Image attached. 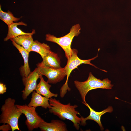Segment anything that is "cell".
Listing matches in <instances>:
<instances>
[{
    "label": "cell",
    "instance_id": "44dd1931",
    "mask_svg": "<svg viewBox=\"0 0 131 131\" xmlns=\"http://www.w3.org/2000/svg\"><path fill=\"white\" fill-rule=\"evenodd\" d=\"M128 103L131 104V103Z\"/></svg>",
    "mask_w": 131,
    "mask_h": 131
},
{
    "label": "cell",
    "instance_id": "2e32d148",
    "mask_svg": "<svg viewBox=\"0 0 131 131\" xmlns=\"http://www.w3.org/2000/svg\"><path fill=\"white\" fill-rule=\"evenodd\" d=\"M32 35H23L11 39L18 44L22 46L29 53L34 41Z\"/></svg>",
    "mask_w": 131,
    "mask_h": 131
},
{
    "label": "cell",
    "instance_id": "8992f818",
    "mask_svg": "<svg viewBox=\"0 0 131 131\" xmlns=\"http://www.w3.org/2000/svg\"><path fill=\"white\" fill-rule=\"evenodd\" d=\"M22 114L26 116L25 124L29 131H32L39 128L40 123L44 120L39 116L36 111V108L26 105H16Z\"/></svg>",
    "mask_w": 131,
    "mask_h": 131
},
{
    "label": "cell",
    "instance_id": "ffe728a7",
    "mask_svg": "<svg viewBox=\"0 0 131 131\" xmlns=\"http://www.w3.org/2000/svg\"><path fill=\"white\" fill-rule=\"evenodd\" d=\"M7 89L6 85L3 83H0V94H3L6 92Z\"/></svg>",
    "mask_w": 131,
    "mask_h": 131
},
{
    "label": "cell",
    "instance_id": "4fadbf2b",
    "mask_svg": "<svg viewBox=\"0 0 131 131\" xmlns=\"http://www.w3.org/2000/svg\"><path fill=\"white\" fill-rule=\"evenodd\" d=\"M13 45L15 47L21 54L24 60V64L20 69V74L22 77V80L27 78L31 73L28 63L29 53L22 46L18 44L12 40L10 39Z\"/></svg>",
    "mask_w": 131,
    "mask_h": 131
},
{
    "label": "cell",
    "instance_id": "9a60e30c",
    "mask_svg": "<svg viewBox=\"0 0 131 131\" xmlns=\"http://www.w3.org/2000/svg\"><path fill=\"white\" fill-rule=\"evenodd\" d=\"M40 78V81L39 84L37 85L35 90L36 92L44 96L49 98L53 97H56L58 94L52 93L50 90L51 85L49 84L47 81L44 80L42 75H41Z\"/></svg>",
    "mask_w": 131,
    "mask_h": 131
},
{
    "label": "cell",
    "instance_id": "3957f363",
    "mask_svg": "<svg viewBox=\"0 0 131 131\" xmlns=\"http://www.w3.org/2000/svg\"><path fill=\"white\" fill-rule=\"evenodd\" d=\"M111 81L107 78L103 80L97 79L90 72L86 80L83 82L75 80L74 84L80 95L82 102L86 103L85 98L88 92L98 88L111 89L113 85L111 84Z\"/></svg>",
    "mask_w": 131,
    "mask_h": 131
},
{
    "label": "cell",
    "instance_id": "ba28073f",
    "mask_svg": "<svg viewBox=\"0 0 131 131\" xmlns=\"http://www.w3.org/2000/svg\"><path fill=\"white\" fill-rule=\"evenodd\" d=\"M41 75L38 68H37L33 72H31L27 78L22 80L25 86L22 95L23 100L26 99L30 94L35 90L37 85V80L40 78Z\"/></svg>",
    "mask_w": 131,
    "mask_h": 131
},
{
    "label": "cell",
    "instance_id": "8fae6325",
    "mask_svg": "<svg viewBox=\"0 0 131 131\" xmlns=\"http://www.w3.org/2000/svg\"><path fill=\"white\" fill-rule=\"evenodd\" d=\"M19 25H22L27 26V24L22 21L18 22H13L8 25V31L6 37L4 39V41H7L10 39H12L19 35H33L35 33V31L33 29L32 32L30 33H26L22 31L17 27Z\"/></svg>",
    "mask_w": 131,
    "mask_h": 131
},
{
    "label": "cell",
    "instance_id": "7c38bea8",
    "mask_svg": "<svg viewBox=\"0 0 131 131\" xmlns=\"http://www.w3.org/2000/svg\"><path fill=\"white\" fill-rule=\"evenodd\" d=\"M39 128L43 131H67L66 124L60 120H53L48 123L45 121L41 123Z\"/></svg>",
    "mask_w": 131,
    "mask_h": 131
},
{
    "label": "cell",
    "instance_id": "7a4b0ae2",
    "mask_svg": "<svg viewBox=\"0 0 131 131\" xmlns=\"http://www.w3.org/2000/svg\"><path fill=\"white\" fill-rule=\"evenodd\" d=\"M15 100L8 97L5 99L1 108L0 123L10 125L12 131H20L18 126V120L22 114L15 104Z\"/></svg>",
    "mask_w": 131,
    "mask_h": 131
},
{
    "label": "cell",
    "instance_id": "ac0fdd59",
    "mask_svg": "<svg viewBox=\"0 0 131 131\" xmlns=\"http://www.w3.org/2000/svg\"><path fill=\"white\" fill-rule=\"evenodd\" d=\"M21 18H17L14 16L11 12L8 10L7 12H4L1 9L0 6V19L6 23L8 25L12 24L14 22H17Z\"/></svg>",
    "mask_w": 131,
    "mask_h": 131
},
{
    "label": "cell",
    "instance_id": "277c9868",
    "mask_svg": "<svg viewBox=\"0 0 131 131\" xmlns=\"http://www.w3.org/2000/svg\"><path fill=\"white\" fill-rule=\"evenodd\" d=\"M81 28L79 24L74 25L71 28L69 33L63 36L57 37L54 35L47 34L45 35L46 41L58 44L64 51L66 56L68 59L72 54L71 46L73 39L80 33Z\"/></svg>",
    "mask_w": 131,
    "mask_h": 131
},
{
    "label": "cell",
    "instance_id": "e0dca14e",
    "mask_svg": "<svg viewBox=\"0 0 131 131\" xmlns=\"http://www.w3.org/2000/svg\"><path fill=\"white\" fill-rule=\"evenodd\" d=\"M51 50L50 46L44 43H41L37 40L34 41L30 50V52L34 51L39 53L43 59Z\"/></svg>",
    "mask_w": 131,
    "mask_h": 131
},
{
    "label": "cell",
    "instance_id": "6da1fadb",
    "mask_svg": "<svg viewBox=\"0 0 131 131\" xmlns=\"http://www.w3.org/2000/svg\"><path fill=\"white\" fill-rule=\"evenodd\" d=\"M49 101L51 106L49 110L50 113L57 116L61 119L70 120L73 123L75 128L77 130L79 129L81 118L77 115H80L79 113L75 110L78 106L77 105H71L70 103L64 104L59 100L52 98L49 99Z\"/></svg>",
    "mask_w": 131,
    "mask_h": 131
},
{
    "label": "cell",
    "instance_id": "7402d4cb",
    "mask_svg": "<svg viewBox=\"0 0 131 131\" xmlns=\"http://www.w3.org/2000/svg\"><path fill=\"white\" fill-rule=\"evenodd\" d=\"M130 41L131 42V40Z\"/></svg>",
    "mask_w": 131,
    "mask_h": 131
},
{
    "label": "cell",
    "instance_id": "d6986e66",
    "mask_svg": "<svg viewBox=\"0 0 131 131\" xmlns=\"http://www.w3.org/2000/svg\"><path fill=\"white\" fill-rule=\"evenodd\" d=\"M4 124L0 126V130L3 131H8L12 130V128L10 125L8 124Z\"/></svg>",
    "mask_w": 131,
    "mask_h": 131
},
{
    "label": "cell",
    "instance_id": "52a82bcc",
    "mask_svg": "<svg viewBox=\"0 0 131 131\" xmlns=\"http://www.w3.org/2000/svg\"><path fill=\"white\" fill-rule=\"evenodd\" d=\"M37 67L41 75L45 76L48 79L47 82L49 83L56 84L66 76L64 68H54Z\"/></svg>",
    "mask_w": 131,
    "mask_h": 131
},
{
    "label": "cell",
    "instance_id": "5bb4252c",
    "mask_svg": "<svg viewBox=\"0 0 131 131\" xmlns=\"http://www.w3.org/2000/svg\"><path fill=\"white\" fill-rule=\"evenodd\" d=\"M49 98L42 96L35 91L32 92L31 100L27 105L29 106L36 108L41 106L46 109L51 108V106L49 102Z\"/></svg>",
    "mask_w": 131,
    "mask_h": 131
},
{
    "label": "cell",
    "instance_id": "5b68a950",
    "mask_svg": "<svg viewBox=\"0 0 131 131\" xmlns=\"http://www.w3.org/2000/svg\"><path fill=\"white\" fill-rule=\"evenodd\" d=\"M72 54L67 59V64L64 67L66 73L67 78L65 83L63 85L60 90V96L61 98L64 97L66 94L67 91H70L71 89L68 85V81L70 74L73 70L77 68L78 66L82 64H86L90 65L94 67L100 69L105 72L107 71L98 68L94 65L91 63V61L93 60L98 57V53L99 49L98 50L97 55L94 57L88 60H83L80 59L78 57V51L76 49H73Z\"/></svg>",
    "mask_w": 131,
    "mask_h": 131
},
{
    "label": "cell",
    "instance_id": "30bf717a",
    "mask_svg": "<svg viewBox=\"0 0 131 131\" xmlns=\"http://www.w3.org/2000/svg\"><path fill=\"white\" fill-rule=\"evenodd\" d=\"M42 59V62L37 64V66L54 68H62L58 55L51 50L47 53Z\"/></svg>",
    "mask_w": 131,
    "mask_h": 131
},
{
    "label": "cell",
    "instance_id": "9c48e42d",
    "mask_svg": "<svg viewBox=\"0 0 131 131\" xmlns=\"http://www.w3.org/2000/svg\"><path fill=\"white\" fill-rule=\"evenodd\" d=\"M82 102L88 107L90 110V113L89 115L86 118H84L82 116L81 117V125L82 126H85L86 124V121L87 120H92L98 123L100 127L101 130H103L104 128L101 120V116L106 113L112 112L113 110L112 107L109 106L106 109H104L102 111L98 112L92 109L86 102L84 103Z\"/></svg>",
    "mask_w": 131,
    "mask_h": 131
}]
</instances>
